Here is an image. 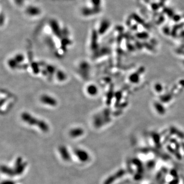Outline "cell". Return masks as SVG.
<instances>
[{
	"label": "cell",
	"mask_w": 184,
	"mask_h": 184,
	"mask_svg": "<svg viewBox=\"0 0 184 184\" xmlns=\"http://www.w3.org/2000/svg\"><path fill=\"white\" fill-rule=\"evenodd\" d=\"M22 119L27 123L30 125H36L43 131L46 132L49 130V126L46 122L42 120L36 119L35 117L32 116L30 114L24 113L22 114Z\"/></svg>",
	"instance_id": "1"
},
{
	"label": "cell",
	"mask_w": 184,
	"mask_h": 184,
	"mask_svg": "<svg viewBox=\"0 0 184 184\" xmlns=\"http://www.w3.org/2000/svg\"><path fill=\"white\" fill-rule=\"evenodd\" d=\"M74 153L76 157L81 162H86L90 159L89 154L84 150L76 148L74 150Z\"/></svg>",
	"instance_id": "2"
},
{
	"label": "cell",
	"mask_w": 184,
	"mask_h": 184,
	"mask_svg": "<svg viewBox=\"0 0 184 184\" xmlns=\"http://www.w3.org/2000/svg\"><path fill=\"white\" fill-rule=\"evenodd\" d=\"M59 154L62 159L65 162H70L71 160V156L68 150L65 146L61 145L58 148Z\"/></svg>",
	"instance_id": "3"
},
{
	"label": "cell",
	"mask_w": 184,
	"mask_h": 184,
	"mask_svg": "<svg viewBox=\"0 0 184 184\" xmlns=\"http://www.w3.org/2000/svg\"><path fill=\"white\" fill-rule=\"evenodd\" d=\"M1 170L3 173L9 176H14V175H16L14 169L6 165H4L1 166Z\"/></svg>",
	"instance_id": "4"
},
{
	"label": "cell",
	"mask_w": 184,
	"mask_h": 184,
	"mask_svg": "<svg viewBox=\"0 0 184 184\" xmlns=\"http://www.w3.org/2000/svg\"><path fill=\"white\" fill-rule=\"evenodd\" d=\"M83 133H84V131L82 129L80 128H73L70 131L69 135L72 138H77L81 136Z\"/></svg>",
	"instance_id": "5"
},
{
	"label": "cell",
	"mask_w": 184,
	"mask_h": 184,
	"mask_svg": "<svg viewBox=\"0 0 184 184\" xmlns=\"http://www.w3.org/2000/svg\"><path fill=\"white\" fill-rule=\"evenodd\" d=\"M27 166V162H23L20 166L18 167L17 168H13L14 169L15 174L16 175H19L22 174L24 171H25V169L26 167Z\"/></svg>",
	"instance_id": "6"
},
{
	"label": "cell",
	"mask_w": 184,
	"mask_h": 184,
	"mask_svg": "<svg viewBox=\"0 0 184 184\" xmlns=\"http://www.w3.org/2000/svg\"><path fill=\"white\" fill-rule=\"evenodd\" d=\"M122 174V172H119L116 173L115 174L112 175L108 177L104 182V184H111L117 178L121 176Z\"/></svg>",
	"instance_id": "7"
},
{
	"label": "cell",
	"mask_w": 184,
	"mask_h": 184,
	"mask_svg": "<svg viewBox=\"0 0 184 184\" xmlns=\"http://www.w3.org/2000/svg\"><path fill=\"white\" fill-rule=\"evenodd\" d=\"M23 163V159L22 157H19L17 158H16L15 163H14V168H17L18 167H19V166H20L22 163Z\"/></svg>",
	"instance_id": "8"
},
{
	"label": "cell",
	"mask_w": 184,
	"mask_h": 184,
	"mask_svg": "<svg viewBox=\"0 0 184 184\" xmlns=\"http://www.w3.org/2000/svg\"><path fill=\"white\" fill-rule=\"evenodd\" d=\"M1 184H15V182L11 180H4L1 182Z\"/></svg>",
	"instance_id": "9"
}]
</instances>
